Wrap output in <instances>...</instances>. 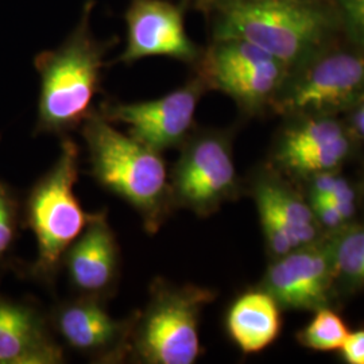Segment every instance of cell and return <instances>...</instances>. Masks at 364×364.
Segmentation results:
<instances>
[{
  "instance_id": "1",
  "label": "cell",
  "mask_w": 364,
  "mask_h": 364,
  "mask_svg": "<svg viewBox=\"0 0 364 364\" xmlns=\"http://www.w3.org/2000/svg\"><path fill=\"white\" fill-rule=\"evenodd\" d=\"M93 180L134 209L154 235L174 212L170 173L161 151L117 130L102 114L82 123Z\"/></svg>"
},
{
  "instance_id": "2",
  "label": "cell",
  "mask_w": 364,
  "mask_h": 364,
  "mask_svg": "<svg viewBox=\"0 0 364 364\" xmlns=\"http://www.w3.org/2000/svg\"><path fill=\"white\" fill-rule=\"evenodd\" d=\"M80 150L64 138L60 156L27 195L23 221L36 237L37 258L27 275L48 287H54L68 250L85 231L95 213L82 208L75 186L78 180Z\"/></svg>"
},
{
  "instance_id": "3",
  "label": "cell",
  "mask_w": 364,
  "mask_h": 364,
  "mask_svg": "<svg viewBox=\"0 0 364 364\" xmlns=\"http://www.w3.org/2000/svg\"><path fill=\"white\" fill-rule=\"evenodd\" d=\"M332 19L311 0H235L224 3L218 39H243L269 53L289 72L321 52Z\"/></svg>"
},
{
  "instance_id": "4",
  "label": "cell",
  "mask_w": 364,
  "mask_h": 364,
  "mask_svg": "<svg viewBox=\"0 0 364 364\" xmlns=\"http://www.w3.org/2000/svg\"><path fill=\"white\" fill-rule=\"evenodd\" d=\"M218 293L156 277L144 311L134 313L129 359L142 364H193L201 355L200 320Z\"/></svg>"
},
{
  "instance_id": "5",
  "label": "cell",
  "mask_w": 364,
  "mask_h": 364,
  "mask_svg": "<svg viewBox=\"0 0 364 364\" xmlns=\"http://www.w3.org/2000/svg\"><path fill=\"white\" fill-rule=\"evenodd\" d=\"M103 52L87 36H76L39 63L38 131L64 135L92 114Z\"/></svg>"
},
{
  "instance_id": "6",
  "label": "cell",
  "mask_w": 364,
  "mask_h": 364,
  "mask_svg": "<svg viewBox=\"0 0 364 364\" xmlns=\"http://www.w3.org/2000/svg\"><path fill=\"white\" fill-rule=\"evenodd\" d=\"M363 99V50L318 52L287 73L272 107L287 117L335 115Z\"/></svg>"
},
{
  "instance_id": "7",
  "label": "cell",
  "mask_w": 364,
  "mask_h": 364,
  "mask_svg": "<svg viewBox=\"0 0 364 364\" xmlns=\"http://www.w3.org/2000/svg\"><path fill=\"white\" fill-rule=\"evenodd\" d=\"M170 171L176 209L208 218L242 192L236 171L232 138L227 131L192 132Z\"/></svg>"
},
{
  "instance_id": "8",
  "label": "cell",
  "mask_w": 364,
  "mask_h": 364,
  "mask_svg": "<svg viewBox=\"0 0 364 364\" xmlns=\"http://www.w3.org/2000/svg\"><path fill=\"white\" fill-rule=\"evenodd\" d=\"M60 343L93 363H123L129 359L134 314L115 318L107 301L76 296L54 305L49 314Z\"/></svg>"
},
{
  "instance_id": "9",
  "label": "cell",
  "mask_w": 364,
  "mask_h": 364,
  "mask_svg": "<svg viewBox=\"0 0 364 364\" xmlns=\"http://www.w3.org/2000/svg\"><path fill=\"white\" fill-rule=\"evenodd\" d=\"M333 247L335 232L275 258L259 287L273 296L281 309L314 312L328 306L336 284Z\"/></svg>"
},
{
  "instance_id": "10",
  "label": "cell",
  "mask_w": 364,
  "mask_h": 364,
  "mask_svg": "<svg viewBox=\"0 0 364 364\" xmlns=\"http://www.w3.org/2000/svg\"><path fill=\"white\" fill-rule=\"evenodd\" d=\"M207 84L191 80L168 95L138 103H112L100 112L111 123H123L129 135L156 151L180 149L192 134L196 108Z\"/></svg>"
},
{
  "instance_id": "11",
  "label": "cell",
  "mask_w": 364,
  "mask_h": 364,
  "mask_svg": "<svg viewBox=\"0 0 364 364\" xmlns=\"http://www.w3.org/2000/svg\"><path fill=\"white\" fill-rule=\"evenodd\" d=\"M250 193L257 205L266 248L273 259L321 236L309 203L273 170H257L250 180Z\"/></svg>"
},
{
  "instance_id": "12",
  "label": "cell",
  "mask_w": 364,
  "mask_h": 364,
  "mask_svg": "<svg viewBox=\"0 0 364 364\" xmlns=\"http://www.w3.org/2000/svg\"><path fill=\"white\" fill-rule=\"evenodd\" d=\"M351 130L333 115L296 117L281 132L273 159L284 171L299 177L338 170L352 154Z\"/></svg>"
},
{
  "instance_id": "13",
  "label": "cell",
  "mask_w": 364,
  "mask_h": 364,
  "mask_svg": "<svg viewBox=\"0 0 364 364\" xmlns=\"http://www.w3.org/2000/svg\"><path fill=\"white\" fill-rule=\"evenodd\" d=\"M73 294L108 301L117 293L122 255L107 210L95 212L85 231L68 250L63 262Z\"/></svg>"
},
{
  "instance_id": "14",
  "label": "cell",
  "mask_w": 364,
  "mask_h": 364,
  "mask_svg": "<svg viewBox=\"0 0 364 364\" xmlns=\"http://www.w3.org/2000/svg\"><path fill=\"white\" fill-rule=\"evenodd\" d=\"M129 39L122 55L123 63L146 57H170L193 61V42L186 36L178 7L165 0H134L127 13Z\"/></svg>"
},
{
  "instance_id": "15",
  "label": "cell",
  "mask_w": 364,
  "mask_h": 364,
  "mask_svg": "<svg viewBox=\"0 0 364 364\" xmlns=\"http://www.w3.org/2000/svg\"><path fill=\"white\" fill-rule=\"evenodd\" d=\"M65 347L37 305L0 296V364L65 363Z\"/></svg>"
},
{
  "instance_id": "16",
  "label": "cell",
  "mask_w": 364,
  "mask_h": 364,
  "mask_svg": "<svg viewBox=\"0 0 364 364\" xmlns=\"http://www.w3.org/2000/svg\"><path fill=\"white\" fill-rule=\"evenodd\" d=\"M282 326L281 306L262 287L237 296L225 314V331L235 346L246 355L272 346Z\"/></svg>"
},
{
  "instance_id": "17",
  "label": "cell",
  "mask_w": 364,
  "mask_h": 364,
  "mask_svg": "<svg viewBox=\"0 0 364 364\" xmlns=\"http://www.w3.org/2000/svg\"><path fill=\"white\" fill-rule=\"evenodd\" d=\"M287 73L289 68L287 65L279 61H273L213 78L208 85L232 97L246 112L255 114L266 105H272Z\"/></svg>"
},
{
  "instance_id": "18",
  "label": "cell",
  "mask_w": 364,
  "mask_h": 364,
  "mask_svg": "<svg viewBox=\"0 0 364 364\" xmlns=\"http://www.w3.org/2000/svg\"><path fill=\"white\" fill-rule=\"evenodd\" d=\"M278 61L269 53L243 39H218L207 55L203 80L208 85L213 78L235 72L246 70L254 66Z\"/></svg>"
},
{
  "instance_id": "19",
  "label": "cell",
  "mask_w": 364,
  "mask_h": 364,
  "mask_svg": "<svg viewBox=\"0 0 364 364\" xmlns=\"http://www.w3.org/2000/svg\"><path fill=\"white\" fill-rule=\"evenodd\" d=\"M333 257L336 284L364 287V225H346L335 231Z\"/></svg>"
},
{
  "instance_id": "20",
  "label": "cell",
  "mask_w": 364,
  "mask_h": 364,
  "mask_svg": "<svg viewBox=\"0 0 364 364\" xmlns=\"http://www.w3.org/2000/svg\"><path fill=\"white\" fill-rule=\"evenodd\" d=\"M350 331L344 320L329 306L314 311L311 323L297 333L299 344L313 351H338Z\"/></svg>"
},
{
  "instance_id": "21",
  "label": "cell",
  "mask_w": 364,
  "mask_h": 364,
  "mask_svg": "<svg viewBox=\"0 0 364 364\" xmlns=\"http://www.w3.org/2000/svg\"><path fill=\"white\" fill-rule=\"evenodd\" d=\"M21 219L18 197L9 185L0 181V269L11 258Z\"/></svg>"
},
{
  "instance_id": "22",
  "label": "cell",
  "mask_w": 364,
  "mask_h": 364,
  "mask_svg": "<svg viewBox=\"0 0 364 364\" xmlns=\"http://www.w3.org/2000/svg\"><path fill=\"white\" fill-rule=\"evenodd\" d=\"M338 13L348 37L364 52V0H336Z\"/></svg>"
},
{
  "instance_id": "23",
  "label": "cell",
  "mask_w": 364,
  "mask_h": 364,
  "mask_svg": "<svg viewBox=\"0 0 364 364\" xmlns=\"http://www.w3.org/2000/svg\"><path fill=\"white\" fill-rule=\"evenodd\" d=\"M309 205L314 213L316 221L321 228L338 231L347 225L344 216L329 201L321 198H309Z\"/></svg>"
},
{
  "instance_id": "24",
  "label": "cell",
  "mask_w": 364,
  "mask_h": 364,
  "mask_svg": "<svg viewBox=\"0 0 364 364\" xmlns=\"http://www.w3.org/2000/svg\"><path fill=\"white\" fill-rule=\"evenodd\" d=\"M338 351L346 363L364 364V329L350 332Z\"/></svg>"
},
{
  "instance_id": "25",
  "label": "cell",
  "mask_w": 364,
  "mask_h": 364,
  "mask_svg": "<svg viewBox=\"0 0 364 364\" xmlns=\"http://www.w3.org/2000/svg\"><path fill=\"white\" fill-rule=\"evenodd\" d=\"M309 178V198H326L332 193L338 176L336 170L321 171L317 174H313Z\"/></svg>"
},
{
  "instance_id": "26",
  "label": "cell",
  "mask_w": 364,
  "mask_h": 364,
  "mask_svg": "<svg viewBox=\"0 0 364 364\" xmlns=\"http://www.w3.org/2000/svg\"><path fill=\"white\" fill-rule=\"evenodd\" d=\"M326 198H333V200H338L341 203H356V193H355V189L352 188L351 183L346 178L338 176V181H336L332 193Z\"/></svg>"
},
{
  "instance_id": "27",
  "label": "cell",
  "mask_w": 364,
  "mask_h": 364,
  "mask_svg": "<svg viewBox=\"0 0 364 364\" xmlns=\"http://www.w3.org/2000/svg\"><path fill=\"white\" fill-rule=\"evenodd\" d=\"M223 3H228V1H235V0H220Z\"/></svg>"
}]
</instances>
